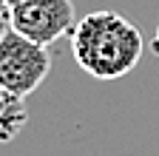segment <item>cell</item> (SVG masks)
I'll list each match as a JSON object with an SVG mask.
<instances>
[{
	"mask_svg": "<svg viewBox=\"0 0 159 156\" xmlns=\"http://www.w3.org/2000/svg\"><path fill=\"white\" fill-rule=\"evenodd\" d=\"M142 34L119 11H91L71 31L77 65L94 80H119L142 57Z\"/></svg>",
	"mask_w": 159,
	"mask_h": 156,
	"instance_id": "1",
	"label": "cell"
},
{
	"mask_svg": "<svg viewBox=\"0 0 159 156\" xmlns=\"http://www.w3.org/2000/svg\"><path fill=\"white\" fill-rule=\"evenodd\" d=\"M51 71L48 46L29 40L26 34L6 29L0 34V88L29 96Z\"/></svg>",
	"mask_w": 159,
	"mask_h": 156,
	"instance_id": "2",
	"label": "cell"
},
{
	"mask_svg": "<svg viewBox=\"0 0 159 156\" xmlns=\"http://www.w3.org/2000/svg\"><path fill=\"white\" fill-rule=\"evenodd\" d=\"M71 0H23L11 6V29L40 46H51L77 26Z\"/></svg>",
	"mask_w": 159,
	"mask_h": 156,
	"instance_id": "3",
	"label": "cell"
},
{
	"mask_svg": "<svg viewBox=\"0 0 159 156\" xmlns=\"http://www.w3.org/2000/svg\"><path fill=\"white\" fill-rule=\"evenodd\" d=\"M26 122H29L26 96L3 88L0 91V136H3V142H11Z\"/></svg>",
	"mask_w": 159,
	"mask_h": 156,
	"instance_id": "4",
	"label": "cell"
},
{
	"mask_svg": "<svg viewBox=\"0 0 159 156\" xmlns=\"http://www.w3.org/2000/svg\"><path fill=\"white\" fill-rule=\"evenodd\" d=\"M153 51L159 54V26H156V34H153Z\"/></svg>",
	"mask_w": 159,
	"mask_h": 156,
	"instance_id": "5",
	"label": "cell"
},
{
	"mask_svg": "<svg viewBox=\"0 0 159 156\" xmlns=\"http://www.w3.org/2000/svg\"><path fill=\"white\" fill-rule=\"evenodd\" d=\"M6 6H17V3H23V0H3Z\"/></svg>",
	"mask_w": 159,
	"mask_h": 156,
	"instance_id": "6",
	"label": "cell"
}]
</instances>
